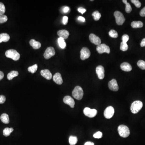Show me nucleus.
Masks as SVG:
<instances>
[{"instance_id": "f257e3e1", "label": "nucleus", "mask_w": 145, "mask_h": 145, "mask_svg": "<svg viewBox=\"0 0 145 145\" xmlns=\"http://www.w3.org/2000/svg\"><path fill=\"white\" fill-rule=\"evenodd\" d=\"M143 104L142 102L139 101H136L132 103L130 109L132 113L136 114L141 110L143 107Z\"/></svg>"}, {"instance_id": "f03ea898", "label": "nucleus", "mask_w": 145, "mask_h": 145, "mask_svg": "<svg viewBox=\"0 0 145 145\" xmlns=\"http://www.w3.org/2000/svg\"><path fill=\"white\" fill-rule=\"evenodd\" d=\"M5 55L7 58H11L14 61H17L20 57L19 53L14 49H10L6 51Z\"/></svg>"}, {"instance_id": "7ed1b4c3", "label": "nucleus", "mask_w": 145, "mask_h": 145, "mask_svg": "<svg viewBox=\"0 0 145 145\" xmlns=\"http://www.w3.org/2000/svg\"><path fill=\"white\" fill-rule=\"evenodd\" d=\"M118 133L121 137L126 138L128 137L130 134V130L128 127L126 125H121L118 128Z\"/></svg>"}, {"instance_id": "20e7f679", "label": "nucleus", "mask_w": 145, "mask_h": 145, "mask_svg": "<svg viewBox=\"0 0 145 145\" xmlns=\"http://www.w3.org/2000/svg\"><path fill=\"white\" fill-rule=\"evenodd\" d=\"M72 95L75 99L78 100L82 99L84 95V91L82 87L79 86L75 87L72 92Z\"/></svg>"}, {"instance_id": "39448f33", "label": "nucleus", "mask_w": 145, "mask_h": 145, "mask_svg": "<svg viewBox=\"0 0 145 145\" xmlns=\"http://www.w3.org/2000/svg\"><path fill=\"white\" fill-rule=\"evenodd\" d=\"M114 16L115 17L116 23L118 25H122L124 23L125 18L121 12L119 11H115L114 13Z\"/></svg>"}, {"instance_id": "423d86ee", "label": "nucleus", "mask_w": 145, "mask_h": 145, "mask_svg": "<svg viewBox=\"0 0 145 145\" xmlns=\"http://www.w3.org/2000/svg\"><path fill=\"white\" fill-rule=\"evenodd\" d=\"M84 113L85 115L89 118H93L96 115L97 111L95 109H91L88 107H86L84 109Z\"/></svg>"}, {"instance_id": "0eeeda50", "label": "nucleus", "mask_w": 145, "mask_h": 145, "mask_svg": "<svg viewBox=\"0 0 145 145\" xmlns=\"http://www.w3.org/2000/svg\"><path fill=\"white\" fill-rule=\"evenodd\" d=\"M114 113V108L112 106H109L106 108V109L104 110V114L106 118L110 119L113 116Z\"/></svg>"}, {"instance_id": "6e6552de", "label": "nucleus", "mask_w": 145, "mask_h": 145, "mask_svg": "<svg viewBox=\"0 0 145 145\" xmlns=\"http://www.w3.org/2000/svg\"><path fill=\"white\" fill-rule=\"evenodd\" d=\"M96 50L99 54H102L104 53H106L108 54L110 53L109 47L106 45L105 44H101L98 46Z\"/></svg>"}, {"instance_id": "1a4fd4ad", "label": "nucleus", "mask_w": 145, "mask_h": 145, "mask_svg": "<svg viewBox=\"0 0 145 145\" xmlns=\"http://www.w3.org/2000/svg\"><path fill=\"white\" fill-rule=\"evenodd\" d=\"M80 54L81 59L82 60H84L89 58L90 56V51L88 48L84 47L81 50Z\"/></svg>"}, {"instance_id": "9d476101", "label": "nucleus", "mask_w": 145, "mask_h": 145, "mask_svg": "<svg viewBox=\"0 0 145 145\" xmlns=\"http://www.w3.org/2000/svg\"><path fill=\"white\" fill-rule=\"evenodd\" d=\"M55 54V49L52 47H49L46 49L44 53V57L46 59H48L54 56Z\"/></svg>"}, {"instance_id": "9b49d317", "label": "nucleus", "mask_w": 145, "mask_h": 145, "mask_svg": "<svg viewBox=\"0 0 145 145\" xmlns=\"http://www.w3.org/2000/svg\"><path fill=\"white\" fill-rule=\"evenodd\" d=\"M108 87L111 90L116 91L119 89L118 84H117V81L114 79H113L110 81L108 84Z\"/></svg>"}, {"instance_id": "f8f14e48", "label": "nucleus", "mask_w": 145, "mask_h": 145, "mask_svg": "<svg viewBox=\"0 0 145 145\" xmlns=\"http://www.w3.org/2000/svg\"><path fill=\"white\" fill-rule=\"evenodd\" d=\"M89 38L91 42L96 45L99 46L101 44V39L97 36L95 35L94 34H90L89 36Z\"/></svg>"}, {"instance_id": "ddd939ff", "label": "nucleus", "mask_w": 145, "mask_h": 145, "mask_svg": "<svg viewBox=\"0 0 145 145\" xmlns=\"http://www.w3.org/2000/svg\"><path fill=\"white\" fill-rule=\"evenodd\" d=\"M96 72L98 78L100 80H102L104 77V68L102 66H98L96 69Z\"/></svg>"}, {"instance_id": "4468645a", "label": "nucleus", "mask_w": 145, "mask_h": 145, "mask_svg": "<svg viewBox=\"0 0 145 145\" xmlns=\"http://www.w3.org/2000/svg\"><path fill=\"white\" fill-rule=\"evenodd\" d=\"M63 102L66 104L69 105L71 107H74L75 102L74 99L70 96H66L64 98Z\"/></svg>"}, {"instance_id": "2eb2a0df", "label": "nucleus", "mask_w": 145, "mask_h": 145, "mask_svg": "<svg viewBox=\"0 0 145 145\" xmlns=\"http://www.w3.org/2000/svg\"><path fill=\"white\" fill-rule=\"evenodd\" d=\"M53 80L55 83L57 84L61 85L63 84V80L61 75L59 72H56L53 77Z\"/></svg>"}, {"instance_id": "dca6fc26", "label": "nucleus", "mask_w": 145, "mask_h": 145, "mask_svg": "<svg viewBox=\"0 0 145 145\" xmlns=\"http://www.w3.org/2000/svg\"><path fill=\"white\" fill-rule=\"evenodd\" d=\"M57 34L60 37L63 38L64 39H67L69 37V33L66 30H60L57 32Z\"/></svg>"}, {"instance_id": "f3484780", "label": "nucleus", "mask_w": 145, "mask_h": 145, "mask_svg": "<svg viewBox=\"0 0 145 145\" xmlns=\"http://www.w3.org/2000/svg\"><path fill=\"white\" fill-rule=\"evenodd\" d=\"M120 68L123 71L126 72L130 71L132 70V68L129 63L124 62L120 65Z\"/></svg>"}, {"instance_id": "a211bd4d", "label": "nucleus", "mask_w": 145, "mask_h": 145, "mask_svg": "<svg viewBox=\"0 0 145 145\" xmlns=\"http://www.w3.org/2000/svg\"><path fill=\"white\" fill-rule=\"evenodd\" d=\"M41 75L47 80H50L52 78V75L48 69H45L41 71Z\"/></svg>"}, {"instance_id": "6ab92c4d", "label": "nucleus", "mask_w": 145, "mask_h": 145, "mask_svg": "<svg viewBox=\"0 0 145 145\" xmlns=\"http://www.w3.org/2000/svg\"><path fill=\"white\" fill-rule=\"evenodd\" d=\"M30 46L34 49H40L41 46V43L39 42L36 41L34 39H32L30 41Z\"/></svg>"}, {"instance_id": "aec40b11", "label": "nucleus", "mask_w": 145, "mask_h": 145, "mask_svg": "<svg viewBox=\"0 0 145 145\" xmlns=\"http://www.w3.org/2000/svg\"><path fill=\"white\" fill-rule=\"evenodd\" d=\"M10 39V36L8 34L2 33L0 34V43L2 42H7Z\"/></svg>"}, {"instance_id": "412c9836", "label": "nucleus", "mask_w": 145, "mask_h": 145, "mask_svg": "<svg viewBox=\"0 0 145 145\" xmlns=\"http://www.w3.org/2000/svg\"><path fill=\"white\" fill-rule=\"evenodd\" d=\"M1 120L5 124H8L9 123V118L8 114L3 113L1 114L0 117Z\"/></svg>"}, {"instance_id": "4be33fe9", "label": "nucleus", "mask_w": 145, "mask_h": 145, "mask_svg": "<svg viewBox=\"0 0 145 145\" xmlns=\"http://www.w3.org/2000/svg\"><path fill=\"white\" fill-rule=\"evenodd\" d=\"M143 26V23H142L141 21H134L133 22H132L131 23V27L133 28H142Z\"/></svg>"}, {"instance_id": "5701e85b", "label": "nucleus", "mask_w": 145, "mask_h": 145, "mask_svg": "<svg viewBox=\"0 0 145 145\" xmlns=\"http://www.w3.org/2000/svg\"><path fill=\"white\" fill-rule=\"evenodd\" d=\"M19 75V72L17 71H12L10 72L7 75V78L8 80H11L15 77Z\"/></svg>"}, {"instance_id": "b1692460", "label": "nucleus", "mask_w": 145, "mask_h": 145, "mask_svg": "<svg viewBox=\"0 0 145 145\" xmlns=\"http://www.w3.org/2000/svg\"><path fill=\"white\" fill-rule=\"evenodd\" d=\"M14 130L12 127L11 128H8L6 127L4 129L3 131V135L5 137H8L10 135V134Z\"/></svg>"}, {"instance_id": "393cba45", "label": "nucleus", "mask_w": 145, "mask_h": 145, "mask_svg": "<svg viewBox=\"0 0 145 145\" xmlns=\"http://www.w3.org/2000/svg\"><path fill=\"white\" fill-rule=\"evenodd\" d=\"M58 42L60 47L61 49H65L66 46V44L65 41V39L63 38H59L58 39Z\"/></svg>"}, {"instance_id": "a878e982", "label": "nucleus", "mask_w": 145, "mask_h": 145, "mask_svg": "<svg viewBox=\"0 0 145 145\" xmlns=\"http://www.w3.org/2000/svg\"><path fill=\"white\" fill-rule=\"evenodd\" d=\"M78 142V138L75 136H71L69 138V143L70 145H76Z\"/></svg>"}, {"instance_id": "bb28decb", "label": "nucleus", "mask_w": 145, "mask_h": 145, "mask_svg": "<svg viewBox=\"0 0 145 145\" xmlns=\"http://www.w3.org/2000/svg\"><path fill=\"white\" fill-rule=\"evenodd\" d=\"M92 16L93 17V18L95 21H98L99 20L101 17V14L99 13V11H95L93 13Z\"/></svg>"}, {"instance_id": "cd10ccee", "label": "nucleus", "mask_w": 145, "mask_h": 145, "mask_svg": "<svg viewBox=\"0 0 145 145\" xmlns=\"http://www.w3.org/2000/svg\"><path fill=\"white\" fill-rule=\"evenodd\" d=\"M37 69H38V65L36 64H35L31 67H29L28 68V71L34 74L37 71Z\"/></svg>"}, {"instance_id": "c85d7f7f", "label": "nucleus", "mask_w": 145, "mask_h": 145, "mask_svg": "<svg viewBox=\"0 0 145 145\" xmlns=\"http://www.w3.org/2000/svg\"><path fill=\"white\" fill-rule=\"evenodd\" d=\"M109 35L112 38H117L118 37V34L117 32L114 30H110L109 32Z\"/></svg>"}, {"instance_id": "c756f323", "label": "nucleus", "mask_w": 145, "mask_h": 145, "mask_svg": "<svg viewBox=\"0 0 145 145\" xmlns=\"http://www.w3.org/2000/svg\"><path fill=\"white\" fill-rule=\"evenodd\" d=\"M137 66L142 70H145V61L143 60H139L137 63Z\"/></svg>"}, {"instance_id": "7c9ffc66", "label": "nucleus", "mask_w": 145, "mask_h": 145, "mask_svg": "<svg viewBox=\"0 0 145 145\" xmlns=\"http://www.w3.org/2000/svg\"><path fill=\"white\" fill-rule=\"evenodd\" d=\"M120 50L123 51H127L128 49V46L127 45V43L124 42H121V44L120 47Z\"/></svg>"}, {"instance_id": "2f4dec72", "label": "nucleus", "mask_w": 145, "mask_h": 145, "mask_svg": "<svg viewBox=\"0 0 145 145\" xmlns=\"http://www.w3.org/2000/svg\"><path fill=\"white\" fill-rule=\"evenodd\" d=\"M8 18L7 16L4 15H0V23H5L7 21Z\"/></svg>"}, {"instance_id": "473e14b6", "label": "nucleus", "mask_w": 145, "mask_h": 145, "mask_svg": "<svg viewBox=\"0 0 145 145\" xmlns=\"http://www.w3.org/2000/svg\"><path fill=\"white\" fill-rule=\"evenodd\" d=\"M125 11L127 13H130L132 11V8L130 4L129 3H127L125 4Z\"/></svg>"}, {"instance_id": "72a5a7b5", "label": "nucleus", "mask_w": 145, "mask_h": 145, "mask_svg": "<svg viewBox=\"0 0 145 145\" xmlns=\"http://www.w3.org/2000/svg\"><path fill=\"white\" fill-rule=\"evenodd\" d=\"M5 12V6L3 3L0 2V15H3Z\"/></svg>"}, {"instance_id": "f704fd0d", "label": "nucleus", "mask_w": 145, "mask_h": 145, "mask_svg": "<svg viewBox=\"0 0 145 145\" xmlns=\"http://www.w3.org/2000/svg\"><path fill=\"white\" fill-rule=\"evenodd\" d=\"M131 1L132 2V3H133L137 8H139V7H141V4L139 1H138V0H131Z\"/></svg>"}, {"instance_id": "c9c22d12", "label": "nucleus", "mask_w": 145, "mask_h": 145, "mask_svg": "<svg viewBox=\"0 0 145 145\" xmlns=\"http://www.w3.org/2000/svg\"><path fill=\"white\" fill-rule=\"evenodd\" d=\"M93 137L97 139H100L102 137V133L101 131H98L96 133L94 134L93 135Z\"/></svg>"}, {"instance_id": "e433bc0d", "label": "nucleus", "mask_w": 145, "mask_h": 145, "mask_svg": "<svg viewBox=\"0 0 145 145\" xmlns=\"http://www.w3.org/2000/svg\"><path fill=\"white\" fill-rule=\"evenodd\" d=\"M129 36L128 35H127V34H124L122 37V42L127 43V42L129 40Z\"/></svg>"}, {"instance_id": "4c0bfd02", "label": "nucleus", "mask_w": 145, "mask_h": 145, "mask_svg": "<svg viewBox=\"0 0 145 145\" xmlns=\"http://www.w3.org/2000/svg\"><path fill=\"white\" fill-rule=\"evenodd\" d=\"M70 11V9L69 7H67V6L63 7L62 8V11L64 13H68Z\"/></svg>"}, {"instance_id": "58836bf2", "label": "nucleus", "mask_w": 145, "mask_h": 145, "mask_svg": "<svg viewBox=\"0 0 145 145\" xmlns=\"http://www.w3.org/2000/svg\"><path fill=\"white\" fill-rule=\"evenodd\" d=\"M6 101V98L3 95H0V104H3Z\"/></svg>"}, {"instance_id": "ea45409f", "label": "nucleus", "mask_w": 145, "mask_h": 145, "mask_svg": "<svg viewBox=\"0 0 145 145\" xmlns=\"http://www.w3.org/2000/svg\"><path fill=\"white\" fill-rule=\"evenodd\" d=\"M68 22V17L67 16H64L63 17V23L64 25H66Z\"/></svg>"}, {"instance_id": "a19ab883", "label": "nucleus", "mask_w": 145, "mask_h": 145, "mask_svg": "<svg viewBox=\"0 0 145 145\" xmlns=\"http://www.w3.org/2000/svg\"><path fill=\"white\" fill-rule=\"evenodd\" d=\"M78 11L80 13H82V14H83L86 12V9H85L84 8H82V7H80V8L78 9Z\"/></svg>"}, {"instance_id": "79ce46f5", "label": "nucleus", "mask_w": 145, "mask_h": 145, "mask_svg": "<svg viewBox=\"0 0 145 145\" xmlns=\"http://www.w3.org/2000/svg\"><path fill=\"white\" fill-rule=\"evenodd\" d=\"M140 15L141 17H145V7H143L140 11Z\"/></svg>"}, {"instance_id": "37998d69", "label": "nucleus", "mask_w": 145, "mask_h": 145, "mask_svg": "<svg viewBox=\"0 0 145 145\" xmlns=\"http://www.w3.org/2000/svg\"><path fill=\"white\" fill-rule=\"evenodd\" d=\"M78 19L79 21H81L82 22H85V19L84 18V17H81V16L78 17Z\"/></svg>"}, {"instance_id": "c03bdc74", "label": "nucleus", "mask_w": 145, "mask_h": 145, "mask_svg": "<svg viewBox=\"0 0 145 145\" xmlns=\"http://www.w3.org/2000/svg\"><path fill=\"white\" fill-rule=\"evenodd\" d=\"M140 46H141L142 47L145 46V38H143L142 40L141 43L140 44Z\"/></svg>"}, {"instance_id": "a18cd8bd", "label": "nucleus", "mask_w": 145, "mask_h": 145, "mask_svg": "<svg viewBox=\"0 0 145 145\" xmlns=\"http://www.w3.org/2000/svg\"><path fill=\"white\" fill-rule=\"evenodd\" d=\"M84 145H94V143H93V142L88 141L86 142V143H85Z\"/></svg>"}, {"instance_id": "49530a36", "label": "nucleus", "mask_w": 145, "mask_h": 145, "mask_svg": "<svg viewBox=\"0 0 145 145\" xmlns=\"http://www.w3.org/2000/svg\"><path fill=\"white\" fill-rule=\"evenodd\" d=\"M4 74L3 72L0 71V80H1L2 79L4 78Z\"/></svg>"}, {"instance_id": "de8ad7c7", "label": "nucleus", "mask_w": 145, "mask_h": 145, "mask_svg": "<svg viewBox=\"0 0 145 145\" xmlns=\"http://www.w3.org/2000/svg\"><path fill=\"white\" fill-rule=\"evenodd\" d=\"M122 1L123 3H125V4H126L127 3V0H123Z\"/></svg>"}]
</instances>
